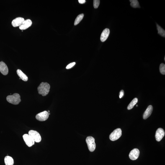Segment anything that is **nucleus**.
<instances>
[{
    "label": "nucleus",
    "instance_id": "f257e3e1",
    "mask_svg": "<svg viewBox=\"0 0 165 165\" xmlns=\"http://www.w3.org/2000/svg\"><path fill=\"white\" fill-rule=\"evenodd\" d=\"M50 89V85L48 83L42 82L37 89L39 94L42 95V96H45L49 93Z\"/></svg>",
    "mask_w": 165,
    "mask_h": 165
},
{
    "label": "nucleus",
    "instance_id": "f03ea898",
    "mask_svg": "<svg viewBox=\"0 0 165 165\" xmlns=\"http://www.w3.org/2000/svg\"><path fill=\"white\" fill-rule=\"evenodd\" d=\"M6 100L10 103L17 105L21 102L20 95L17 93H15L12 95L8 96L6 97Z\"/></svg>",
    "mask_w": 165,
    "mask_h": 165
},
{
    "label": "nucleus",
    "instance_id": "7ed1b4c3",
    "mask_svg": "<svg viewBox=\"0 0 165 165\" xmlns=\"http://www.w3.org/2000/svg\"><path fill=\"white\" fill-rule=\"evenodd\" d=\"M86 142L89 151L91 152H93L96 148L94 138L92 136H88L86 138Z\"/></svg>",
    "mask_w": 165,
    "mask_h": 165
},
{
    "label": "nucleus",
    "instance_id": "20e7f679",
    "mask_svg": "<svg viewBox=\"0 0 165 165\" xmlns=\"http://www.w3.org/2000/svg\"><path fill=\"white\" fill-rule=\"evenodd\" d=\"M122 135V131L120 128L114 130L109 135V138L112 141H115L120 138Z\"/></svg>",
    "mask_w": 165,
    "mask_h": 165
},
{
    "label": "nucleus",
    "instance_id": "39448f33",
    "mask_svg": "<svg viewBox=\"0 0 165 165\" xmlns=\"http://www.w3.org/2000/svg\"><path fill=\"white\" fill-rule=\"evenodd\" d=\"M29 134L33 139L36 143H40L41 141V138L40 134L36 131L31 130L29 132Z\"/></svg>",
    "mask_w": 165,
    "mask_h": 165
},
{
    "label": "nucleus",
    "instance_id": "423d86ee",
    "mask_svg": "<svg viewBox=\"0 0 165 165\" xmlns=\"http://www.w3.org/2000/svg\"><path fill=\"white\" fill-rule=\"evenodd\" d=\"M23 138L28 146L30 147L34 144L35 141L33 139L29 134H25L23 136Z\"/></svg>",
    "mask_w": 165,
    "mask_h": 165
},
{
    "label": "nucleus",
    "instance_id": "0eeeda50",
    "mask_svg": "<svg viewBox=\"0 0 165 165\" xmlns=\"http://www.w3.org/2000/svg\"><path fill=\"white\" fill-rule=\"evenodd\" d=\"M49 114L48 112L45 111L37 114L36 118L37 120L41 121H45L48 118Z\"/></svg>",
    "mask_w": 165,
    "mask_h": 165
},
{
    "label": "nucleus",
    "instance_id": "6e6552de",
    "mask_svg": "<svg viewBox=\"0 0 165 165\" xmlns=\"http://www.w3.org/2000/svg\"><path fill=\"white\" fill-rule=\"evenodd\" d=\"M140 152L137 149H134L130 152L129 154V157L132 160H135L138 159L140 155Z\"/></svg>",
    "mask_w": 165,
    "mask_h": 165
},
{
    "label": "nucleus",
    "instance_id": "1a4fd4ad",
    "mask_svg": "<svg viewBox=\"0 0 165 165\" xmlns=\"http://www.w3.org/2000/svg\"><path fill=\"white\" fill-rule=\"evenodd\" d=\"M165 135V132L164 129L161 128H158L155 134L156 140L158 142L161 141Z\"/></svg>",
    "mask_w": 165,
    "mask_h": 165
},
{
    "label": "nucleus",
    "instance_id": "9d476101",
    "mask_svg": "<svg viewBox=\"0 0 165 165\" xmlns=\"http://www.w3.org/2000/svg\"><path fill=\"white\" fill-rule=\"evenodd\" d=\"M32 22L30 19H28L24 20L23 22L19 27V29L22 30H25L28 28L32 25Z\"/></svg>",
    "mask_w": 165,
    "mask_h": 165
},
{
    "label": "nucleus",
    "instance_id": "9b49d317",
    "mask_svg": "<svg viewBox=\"0 0 165 165\" xmlns=\"http://www.w3.org/2000/svg\"><path fill=\"white\" fill-rule=\"evenodd\" d=\"M8 68L7 65L3 62H0V72L4 75H6L8 73Z\"/></svg>",
    "mask_w": 165,
    "mask_h": 165
},
{
    "label": "nucleus",
    "instance_id": "f8f14e48",
    "mask_svg": "<svg viewBox=\"0 0 165 165\" xmlns=\"http://www.w3.org/2000/svg\"><path fill=\"white\" fill-rule=\"evenodd\" d=\"M24 21L23 18L18 17L16 18L13 20L12 22V24L13 27H20Z\"/></svg>",
    "mask_w": 165,
    "mask_h": 165
},
{
    "label": "nucleus",
    "instance_id": "ddd939ff",
    "mask_svg": "<svg viewBox=\"0 0 165 165\" xmlns=\"http://www.w3.org/2000/svg\"><path fill=\"white\" fill-rule=\"evenodd\" d=\"M110 33V30L108 29H106L103 31L101 34L100 40L102 42L105 41L107 40Z\"/></svg>",
    "mask_w": 165,
    "mask_h": 165
},
{
    "label": "nucleus",
    "instance_id": "4468645a",
    "mask_svg": "<svg viewBox=\"0 0 165 165\" xmlns=\"http://www.w3.org/2000/svg\"><path fill=\"white\" fill-rule=\"evenodd\" d=\"M153 110V106L150 105L148 106L143 114V118L145 120L148 118L151 115Z\"/></svg>",
    "mask_w": 165,
    "mask_h": 165
},
{
    "label": "nucleus",
    "instance_id": "2eb2a0df",
    "mask_svg": "<svg viewBox=\"0 0 165 165\" xmlns=\"http://www.w3.org/2000/svg\"><path fill=\"white\" fill-rule=\"evenodd\" d=\"M17 73L18 75L20 77L21 79L24 81H27L28 80V77L26 75L24 74L20 70H18Z\"/></svg>",
    "mask_w": 165,
    "mask_h": 165
},
{
    "label": "nucleus",
    "instance_id": "dca6fc26",
    "mask_svg": "<svg viewBox=\"0 0 165 165\" xmlns=\"http://www.w3.org/2000/svg\"><path fill=\"white\" fill-rule=\"evenodd\" d=\"M4 162L6 165H13L14 160L11 157L6 156L4 158Z\"/></svg>",
    "mask_w": 165,
    "mask_h": 165
},
{
    "label": "nucleus",
    "instance_id": "f3484780",
    "mask_svg": "<svg viewBox=\"0 0 165 165\" xmlns=\"http://www.w3.org/2000/svg\"><path fill=\"white\" fill-rule=\"evenodd\" d=\"M138 102V99L135 98L132 100L127 107V109L128 110H130L133 108L134 106Z\"/></svg>",
    "mask_w": 165,
    "mask_h": 165
},
{
    "label": "nucleus",
    "instance_id": "a211bd4d",
    "mask_svg": "<svg viewBox=\"0 0 165 165\" xmlns=\"http://www.w3.org/2000/svg\"><path fill=\"white\" fill-rule=\"evenodd\" d=\"M157 28L158 31V34H160L162 37H165V31L160 26L157 24Z\"/></svg>",
    "mask_w": 165,
    "mask_h": 165
},
{
    "label": "nucleus",
    "instance_id": "6ab92c4d",
    "mask_svg": "<svg viewBox=\"0 0 165 165\" xmlns=\"http://www.w3.org/2000/svg\"><path fill=\"white\" fill-rule=\"evenodd\" d=\"M131 5L132 7L135 8H140V6L138 1L137 0H130Z\"/></svg>",
    "mask_w": 165,
    "mask_h": 165
},
{
    "label": "nucleus",
    "instance_id": "aec40b11",
    "mask_svg": "<svg viewBox=\"0 0 165 165\" xmlns=\"http://www.w3.org/2000/svg\"><path fill=\"white\" fill-rule=\"evenodd\" d=\"M84 17V14H82L78 15L76 17L74 22V25H76L79 24L82 20Z\"/></svg>",
    "mask_w": 165,
    "mask_h": 165
},
{
    "label": "nucleus",
    "instance_id": "412c9836",
    "mask_svg": "<svg viewBox=\"0 0 165 165\" xmlns=\"http://www.w3.org/2000/svg\"><path fill=\"white\" fill-rule=\"evenodd\" d=\"M160 71L161 74H165V65L164 63H161L160 65Z\"/></svg>",
    "mask_w": 165,
    "mask_h": 165
},
{
    "label": "nucleus",
    "instance_id": "4be33fe9",
    "mask_svg": "<svg viewBox=\"0 0 165 165\" xmlns=\"http://www.w3.org/2000/svg\"><path fill=\"white\" fill-rule=\"evenodd\" d=\"M100 3V1L99 0H94L93 2V5L95 8H97L98 7Z\"/></svg>",
    "mask_w": 165,
    "mask_h": 165
},
{
    "label": "nucleus",
    "instance_id": "5701e85b",
    "mask_svg": "<svg viewBox=\"0 0 165 165\" xmlns=\"http://www.w3.org/2000/svg\"><path fill=\"white\" fill-rule=\"evenodd\" d=\"M75 64L76 63H75V62H73V63H70L67 66H66V68L67 69H70V68L74 66Z\"/></svg>",
    "mask_w": 165,
    "mask_h": 165
},
{
    "label": "nucleus",
    "instance_id": "b1692460",
    "mask_svg": "<svg viewBox=\"0 0 165 165\" xmlns=\"http://www.w3.org/2000/svg\"><path fill=\"white\" fill-rule=\"evenodd\" d=\"M124 94V92L123 90H122L120 92V94H119V98L120 99H121V98L123 97Z\"/></svg>",
    "mask_w": 165,
    "mask_h": 165
},
{
    "label": "nucleus",
    "instance_id": "393cba45",
    "mask_svg": "<svg viewBox=\"0 0 165 165\" xmlns=\"http://www.w3.org/2000/svg\"><path fill=\"white\" fill-rule=\"evenodd\" d=\"M78 1L80 4H84L86 1L85 0H79Z\"/></svg>",
    "mask_w": 165,
    "mask_h": 165
},
{
    "label": "nucleus",
    "instance_id": "a878e982",
    "mask_svg": "<svg viewBox=\"0 0 165 165\" xmlns=\"http://www.w3.org/2000/svg\"><path fill=\"white\" fill-rule=\"evenodd\" d=\"M164 61H165V57H164Z\"/></svg>",
    "mask_w": 165,
    "mask_h": 165
},
{
    "label": "nucleus",
    "instance_id": "bb28decb",
    "mask_svg": "<svg viewBox=\"0 0 165 165\" xmlns=\"http://www.w3.org/2000/svg\"><path fill=\"white\" fill-rule=\"evenodd\" d=\"M138 105H136V107H138Z\"/></svg>",
    "mask_w": 165,
    "mask_h": 165
}]
</instances>
